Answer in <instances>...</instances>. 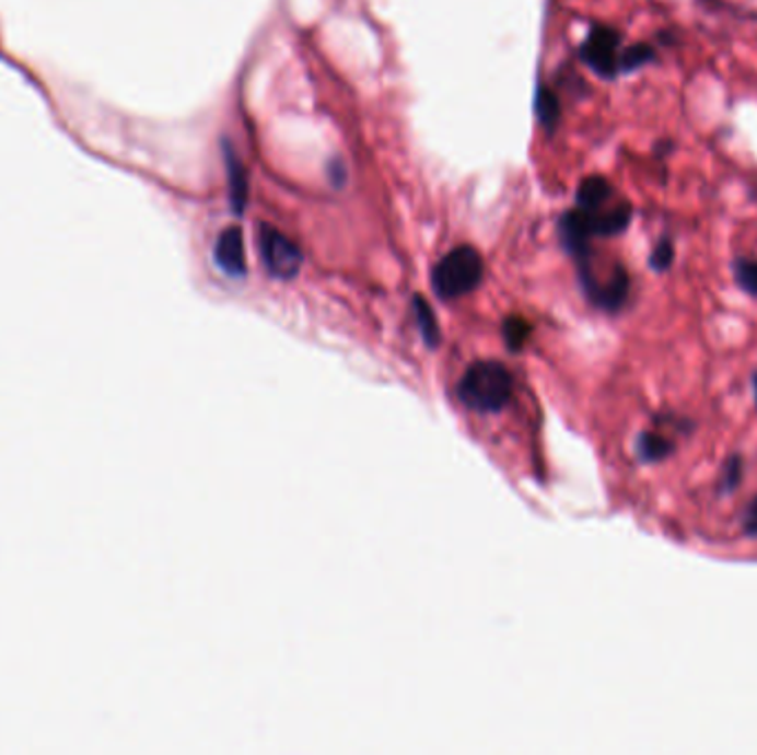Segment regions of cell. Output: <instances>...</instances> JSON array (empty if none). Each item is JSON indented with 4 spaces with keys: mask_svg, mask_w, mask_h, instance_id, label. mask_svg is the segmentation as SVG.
<instances>
[{
    "mask_svg": "<svg viewBox=\"0 0 757 755\" xmlns=\"http://www.w3.org/2000/svg\"><path fill=\"white\" fill-rule=\"evenodd\" d=\"M733 277H735V284L746 295L757 300V259H748V257L733 259Z\"/></svg>",
    "mask_w": 757,
    "mask_h": 755,
    "instance_id": "obj_12",
    "label": "cell"
},
{
    "mask_svg": "<svg viewBox=\"0 0 757 755\" xmlns=\"http://www.w3.org/2000/svg\"><path fill=\"white\" fill-rule=\"evenodd\" d=\"M676 445L674 441H669L667 437H662V434H655V432H642L638 437V445H636V452H638V458L642 463H660V461H665L674 454Z\"/></svg>",
    "mask_w": 757,
    "mask_h": 755,
    "instance_id": "obj_9",
    "label": "cell"
},
{
    "mask_svg": "<svg viewBox=\"0 0 757 755\" xmlns=\"http://www.w3.org/2000/svg\"><path fill=\"white\" fill-rule=\"evenodd\" d=\"M415 320H417V326L426 339L428 346H436L439 344V326H436V320L432 315V309L428 306V302L423 298H415Z\"/></svg>",
    "mask_w": 757,
    "mask_h": 755,
    "instance_id": "obj_14",
    "label": "cell"
},
{
    "mask_svg": "<svg viewBox=\"0 0 757 755\" xmlns=\"http://www.w3.org/2000/svg\"><path fill=\"white\" fill-rule=\"evenodd\" d=\"M216 262L231 277H242L246 272L244 235L237 226H229L224 233H220L216 242Z\"/></svg>",
    "mask_w": 757,
    "mask_h": 755,
    "instance_id": "obj_6",
    "label": "cell"
},
{
    "mask_svg": "<svg viewBox=\"0 0 757 755\" xmlns=\"http://www.w3.org/2000/svg\"><path fill=\"white\" fill-rule=\"evenodd\" d=\"M587 298L603 311L607 313H618L627 298H629V289H631V281H629V272L625 270V266H614L612 275L601 281V279H592L587 281V284L583 287Z\"/></svg>",
    "mask_w": 757,
    "mask_h": 755,
    "instance_id": "obj_5",
    "label": "cell"
},
{
    "mask_svg": "<svg viewBox=\"0 0 757 755\" xmlns=\"http://www.w3.org/2000/svg\"><path fill=\"white\" fill-rule=\"evenodd\" d=\"M224 160H226V173H229V194H231V207L235 213H242L248 200V175L242 164V160L235 155V151L224 144Z\"/></svg>",
    "mask_w": 757,
    "mask_h": 755,
    "instance_id": "obj_8",
    "label": "cell"
},
{
    "mask_svg": "<svg viewBox=\"0 0 757 755\" xmlns=\"http://www.w3.org/2000/svg\"><path fill=\"white\" fill-rule=\"evenodd\" d=\"M676 262V244L669 235H662L649 255V268L655 272H667Z\"/></svg>",
    "mask_w": 757,
    "mask_h": 755,
    "instance_id": "obj_13",
    "label": "cell"
},
{
    "mask_svg": "<svg viewBox=\"0 0 757 755\" xmlns=\"http://www.w3.org/2000/svg\"><path fill=\"white\" fill-rule=\"evenodd\" d=\"M744 477V461L739 454H733L724 461L722 465V479H720V492L722 495H733Z\"/></svg>",
    "mask_w": 757,
    "mask_h": 755,
    "instance_id": "obj_15",
    "label": "cell"
},
{
    "mask_svg": "<svg viewBox=\"0 0 757 755\" xmlns=\"http://www.w3.org/2000/svg\"><path fill=\"white\" fill-rule=\"evenodd\" d=\"M512 374L499 361H479L469 365L458 384L461 402L477 413H497L512 397Z\"/></svg>",
    "mask_w": 757,
    "mask_h": 755,
    "instance_id": "obj_1",
    "label": "cell"
},
{
    "mask_svg": "<svg viewBox=\"0 0 757 755\" xmlns=\"http://www.w3.org/2000/svg\"><path fill=\"white\" fill-rule=\"evenodd\" d=\"M653 151H655L657 160H665L674 151V142L672 140H660V142L653 144Z\"/></svg>",
    "mask_w": 757,
    "mask_h": 755,
    "instance_id": "obj_18",
    "label": "cell"
},
{
    "mask_svg": "<svg viewBox=\"0 0 757 755\" xmlns=\"http://www.w3.org/2000/svg\"><path fill=\"white\" fill-rule=\"evenodd\" d=\"M257 242H259L261 259H264V264L272 277L293 279L300 272L304 255H302L300 246L283 235L281 231H277L275 226L261 224Z\"/></svg>",
    "mask_w": 757,
    "mask_h": 755,
    "instance_id": "obj_4",
    "label": "cell"
},
{
    "mask_svg": "<svg viewBox=\"0 0 757 755\" xmlns=\"http://www.w3.org/2000/svg\"><path fill=\"white\" fill-rule=\"evenodd\" d=\"M484 279V259L471 246L450 251L432 270V287L439 298L456 300L475 291Z\"/></svg>",
    "mask_w": 757,
    "mask_h": 755,
    "instance_id": "obj_2",
    "label": "cell"
},
{
    "mask_svg": "<svg viewBox=\"0 0 757 755\" xmlns=\"http://www.w3.org/2000/svg\"><path fill=\"white\" fill-rule=\"evenodd\" d=\"M330 177H333L335 184L346 182V171H343V164H341L339 160H335V162L330 164Z\"/></svg>",
    "mask_w": 757,
    "mask_h": 755,
    "instance_id": "obj_19",
    "label": "cell"
},
{
    "mask_svg": "<svg viewBox=\"0 0 757 755\" xmlns=\"http://www.w3.org/2000/svg\"><path fill=\"white\" fill-rule=\"evenodd\" d=\"M536 118L547 131H554L560 123V101L549 86H540L536 93Z\"/></svg>",
    "mask_w": 757,
    "mask_h": 755,
    "instance_id": "obj_11",
    "label": "cell"
},
{
    "mask_svg": "<svg viewBox=\"0 0 757 755\" xmlns=\"http://www.w3.org/2000/svg\"><path fill=\"white\" fill-rule=\"evenodd\" d=\"M527 337H529V326L521 317H512L505 322V341H508L510 350L523 348Z\"/></svg>",
    "mask_w": 757,
    "mask_h": 755,
    "instance_id": "obj_16",
    "label": "cell"
},
{
    "mask_svg": "<svg viewBox=\"0 0 757 755\" xmlns=\"http://www.w3.org/2000/svg\"><path fill=\"white\" fill-rule=\"evenodd\" d=\"M655 60H657V51L651 43H636V45L620 51L618 69H620V73H633V71H640L644 67L653 65Z\"/></svg>",
    "mask_w": 757,
    "mask_h": 755,
    "instance_id": "obj_10",
    "label": "cell"
},
{
    "mask_svg": "<svg viewBox=\"0 0 757 755\" xmlns=\"http://www.w3.org/2000/svg\"><path fill=\"white\" fill-rule=\"evenodd\" d=\"M742 530L746 536H757V497L746 506L742 514Z\"/></svg>",
    "mask_w": 757,
    "mask_h": 755,
    "instance_id": "obj_17",
    "label": "cell"
},
{
    "mask_svg": "<svg viewBox=\"0 0 757 755\" xmlns=\"http://www.w3.org/2000/svg\"><path fill=\"white\" fill-rule=\"evenodd\" d=\"M614 198V186L603 175L585 177L577 188V209L581 211H601Z\"/></svg>",
    "mask_w": 757,
    "mask_h": 755,
    "instance_id": "obj_7",
    "label": "cell"
},
{
    "mask_svg": "<svg viewBox=\"0 0 757 755\" xmlns=\"http://www.w3.org/2000/svg\"><path fill=\"white\" fill-rule=\"evenodd\" d=\"M620 43L622 36L616 27L612 25H603L596 23L585 43L581 45V60L601 78L605 80H614L620 76L618 69V60H620Z\"/></svg>",
    "mask_w": 757,
    "mask_h": 755,
    "instance_id": "obj_3",
    "label": "cell"
},
{
    "mask_svg": "<svg viewBox=\"0 0 757 755\" xmlns=\"http://www.w3.org/2000/svg\"><path fill=\"white\" fill-rule=\"evenodd\" d=\"M753 397H755V406H757V372L753 374Z\"/></svg>",
    "mask_w": 757,
    "mask_h": 755,
    "instance_id": "obj_20",
    "label": "cell"
}]
</instances>
